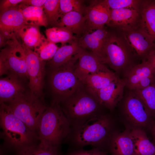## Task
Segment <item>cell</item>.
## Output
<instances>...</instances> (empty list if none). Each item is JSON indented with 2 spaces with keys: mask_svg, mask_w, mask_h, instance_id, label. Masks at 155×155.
<instances>
[{
  "mask_svg": "<svg viewBox=\"0 0 155 155\" xmlns=\"http://www.w3.org/2000/svg\"><path fill=\"white\" fill-rule=\"evenodd\" d=\"M45 33L47 39L55 43H61L64 45L78 40V38L71 32L63 28L53 27L46 29Z\"/></svg>",
  "mask_w": 155,
  "mask_h": 155,
  "instance_id": "cell-28",
  "label": "cell"
},
{
  "mask_svg": "<svg viewBox=\"0 0 155 155\" xmlns=\"http://www.w3.org/2000/svg\"><path fill=\"white\" fill-rule=\"evenodd\" d=\"M70 123L60 103L47 106L39 121L37 134L42 144L58 147L70 133Z\"/></svg>",
  "mask_w": 155,
  "mask_h": 155,
  "instance_id": "cell-3",
  "label": "cell"
},
{
  "mask_svg": "<svg viewBox=\"0 0 155 155\" xmlns=\"http://www.w3.org/2000/svg\"><path fill=\"white\" fill-rule=\"evenodd\" d=\"M125 87L124 80L119 77L107 86L94 91L101 104L112 111L123 99Z\"/></svg>",
  "mask_w": 155,
  "mask_h": 155,
  "instance_id": "cell-15",
  "label": "cell"
},
{
  "mask_svg": "<svg viewBox=\"0 0 155 155\" xmlns=\"http://www.w3.org/2000/svg\"><path fill=\"white\" fill-rule=\"evenodd\" d=\"M0 122L3 136L10 146L19 149L34 144L37 134L13 113L7 104H0Z\"/></svg>",
  "mask_w": 155,
  "mask_h": 155,
  "instance_id": "cell-5",
  "label": "cell"
},
{
  "mask_svg": "<svg viewBox=\"0 0 155 155\" xmlns=\"http://www.w3.org/2000/svg\"><path fill=\"white\" fill-rule=\"evenodd\" d=\"M57 148L33 144L18 149V155H59Z\"/></svg>",
  "mask_w": 155,
  "mask_h": 155,
  "instance_id": "cell-30",
  "label": "cell"
},
{
  "mask_svg": "<svg viewBox=\"0 0 155 155\" xmlns=\"http://www.w3.org/2000/svg\"><path fill=\"white\" fill-rule=\"evenodd\" d=\"M109 34L105 41L104 51L105 64L116 73L124 72V75L133 66L135 57L123 34Z\"/></svg>",
  "mask_w": 155,
  "mask_h": 155,
  "instance_id": "cell-7",
  "label": "cell"
},
{
  "mask_svg": "<svg viewBox=\"0 0 155 155\" xmlns=\"http://www.w3.org/2000/svg\"><path fill=\"white\" fill-rule=\"evenodd\" d=\"M129 131L136 155H155V145L149 140L146 131L141 129Z\"/></svg>",
  "mask_w": 155,
  "mask_h": 155,
  "instance_id": "cell-26",
  "label": "cell"
},
{
  "mask_svg": "<svg viewBox=\"0 0 155 155\" xmlns=\"http://www.w3.org/2000/svg\"><path fill=\"white\" fill-rule=\"evenodd\" d=\"M20 78L11 73L0 78V104L8 103L26 92Z\"/></svg>",
  "mask_w": 155,
  "mask_h": 155,
  "instance_id": "cell-17",
  "label": "cell"
},
{
  "mask_svg": "<svg viewBox=\"0 0 155 155\" xmlns=\"http://www.w3.org/2000/svg\"><path fill=\"white\" fill-rule=\"evenodd\" d=\"M146 60L150 64L155 71V49L150 52Z\"/></svg>",
  "mask_w": 155,
  "mask_h": 155,
  "instance_id": "cell-39",
  "label": "cell"
},
{
  "mask_svg": "<svg viewBox=\"0 0 155 155\" xmlns=\"http://www.w3.org/2000/svg\"><path fill=\"white\" fill-rule=\"evenodd\" d=\"M82 1L78 0H60V11L61 17L66 14L72 11L83 13Z\"/></svg>",
  "mask_w": 155,
  "mask_h": 155,
  "instance_id": "cell-34",
  "label": "cell"
},
{
  "mask_svg": "<svg viewBox=\"0 0 155 155\" xmlns=\"http://www.w3.org/2000/svg\"><path fill=\"white\" fill-rule=\"evenodd\" d=\"M7 40L1 34H0V47H2L5 46Z\"/></svg>",
  "mask_w": 155,
  "mask_h": 155,
  "instance_id": "cell-41",
  "label": "cell"
},
{
  "mask_svg": "<svg viewBox=\"0 0 155 155\" xmlns=\"http://www.w3.org/2000/svg\"><path fill=\"white\" fill-rule=\"evenodd\" d=\"M155 80V76L147 77L141 80L133 90L145 88L150 86Z\"/></svg>",
  "mask_w": 155,
  "mask_h": 155,
  "instance_id": "cell-37",
  "label": "cell"
},
{
  "mask_svg": "<svg viewBox=\"0 0 155 155\" xmlns=\"http://www.w3.org/2000/svg\"><path fill=\"white\" fill-rule=\"evenodd\" d=\"M109 32L104 27L90 32H85L78 39V45L84 49L90 50L105 64L104 46Z\"/></svg>",
  "mask_w": 155,
  "mask_h": 155,
  "instance_id": "cell-14",
  "label": "cell"
},
{
  "mask_svg": "<svg viewBox=\"0 0 155 155\" xmlns=\"http://www.w3.org/2000/svg\"><path fill=\"white\" fill-rule=\"evenodd\" d=\"M106 66L96 55L83 49L79 54L75 73L79 80L83 82L88 75L102 70Z\"/></svg>",
  "mask_w": 155,
  "mask_h": 155,
  "instance_id": "cell-16",
  "label": "cell"
},
{
  "mask_svg": "<svg viewBox=\"0 0 155 155\" xmlns=\"http://www.w3.org/2000/svg\"><path fill=\"white\" fill-rule=\"evenodd\" d=\"M55 27L67 29L76 34L78 38L85 31V18L82 13L70 12L63 16Z\"/></svg>",
  "mask_w": 155,
  "mask_h": 155,
  "instance_id": "cell-21",
  "label": "cell"
},
{
  "mask_svg": "<svg viewBox=\"0 0 155 155\" xmlns=\"http://www.w3.org/2000/svg\"><path fill=\"white\" fill-rule=\"evenodd\" d=\"M81 51L64 65L49 68V84L52 101L60 103L72 93L81 82L75 73V63Z\"/></svg>",
  "mask_w": 155,
  "mask_h": 155,
  "instance_id": "cell-6",
  "label": "cell"
},
{
  "mask_svg": "<svg viewBox=\"0 0 155 155\" xmlns=\"http://www.w3.org/2000/svg\"><path fill=\"white\" fill-rule=\"evenodd\" d=\"M22 45L26 56L30 92L38 97L43 98L45 61L40 59L37 52L33 51L23 43Z\"/></svg>",
  "mask_w": 155,
  "mask_h": 155,
  "instance_id": "cell-10",
  "label": "cell"
},
{
  "mask_svg": "<svg viewBox=\"0 0 155 155\" xmlns=\"http://www.w3.org/2000/svg\"><path fill=\"white\" fill-rule=\"evenodd\" d=\"M60 0H46L43 9L48 25L55 27L59 18H61L60 11Z\"/></svg>",
  "mask_w": 155,
  "mask_h": 155,
  "instance_id": "cell-31",
  "label": "cell"
},
{
  "mask_svg": "<svg viewBox=\"0 0 155 155\" xmlns=\"http://www.w3.org/2000/svg\"><path fill=\"white\" fill-rule=\"evenodd\" d=\"M131 90L140 98L155 119V80L145 88Z\"/></svg>",
  "mask_w": 155,
  "mask_h": 155,
  "instance_id": "cell-29",
  "label": "cell"
},
{
  "mask_svg": "<svg viewBox=\"0 0 155 155\" xmlns=\"http://www.w3.org/2000/svg\"><path fill=\"white\" fill-rule=\"evenodd\" d=\"M148 130L150 131L153 142L152 143L155 145V119H153Z\"/></svg>",
  "mask_w": 155,
  "mask_h": 155,
  "instance_id": "cell-40",
  "label": "cell"
},
{
  "mask_svg": "<svg viewBox=\"0 0 155 155\" xmlns=\"http://www.w3.org/2000/svg\"><path fill=\"white\" fill-rule=\"evenodd\" d=\"M107 25L124 33L134 30L141 26L139 11L131 8L111 9L109 21Z\"/></svg>",
  "mask_w": 155,
  "mask_h": 155,
  "instance_id": "cell-12",
  "label": "cell"
},
{
  "mask_svg": "<svg viewBox=\"0 0 155 155\" xmlns=\"http://www.w3.org/2000/svg\"><path fill=\"white\" fill-rule=\"evenodd\" d=\"M11 73L28 78L24 50L15 36L7 40L0 53V76Z\"/></svg>",
  "mask_w": 155,
  "mask_h": 155,
  "instance_id": "cell-9",
  "label": "cell"
},
{
  "mask_svg": "<svg viewBox=\"0 0 155 155\" xmlns=\"http://www.w3.org/2000/svg\"><path fill=\"white\" fill-rule=\"evenodd\" d=\"M18 5L0 14V31L8 32L17 38L21 30L26 25Z\"/></svg>",
  "mask_w": 155,
  "mask_h": 155,
  "instance_id": "cell-18",
  "label": "cell"
},
{
  "mask_svg": "<svg viewBox=\"0 0 155 155\" xmlns=\"http://www.w3.org/2000/svg\"><path fill=\"white\" fill-rule=\"evenodd\" d=\"M116 120L110 115L102 114L73 126L74 142L80 147L91 145L104 151L108 149L113 136L119 131Z\"/></svg>",
  "mask_w": 155,
  "mask_h": 155,
  "instance_id": "cell-1",
  "label": "cell"
},
{
  "mask_svg": "<svg viewBox=\"0 0 155 155\" xmlns=\"http://www.w3.org/2000/svg\"><path fill=\"white\" fill-rule=\"evenodd\" d=\"M155 76V71L146 60L136 64L125 75L124 80L129 90H133L137 84L143 78Z\"/></svg>",
  "mask_w": 155,
  "mask_h": 155,
  "instance_id": "cell-20",
  "label": "cell"
},
{
  "mask_svg": "<svg viewBox=\"0 0 155 155\" xmlns=\"http://www.w3.org/2000/svg\"><path fill=\"white\" fill-rule=\"evenodd\" d=\"M19 37L25 45L34 50L47 39L40 32L39 26L32 25L24 26L20 32Z\"/></svg>",
  "mask_w": 155,
  "mask_h": 155,
  "instance_id": "cell-27",
  "label": "cell"
},
{
  "mask_svg": "<svg viewBox=\"0 0 155 155\" xmlns=\"http://www.w3.org/2000/svg\"><path fill=\"white\" fill-rule=\"evenodd\" d=\"M110 12L111 9L104 0L91 1L89 5L83 8L86 20L85 32L104 27L109 21Z\"/></svg>",
  "mask_w": 155,
  "mask_h": 155,
  "instance_id": "cell-11",
  "label": "cell"
},
{
  "mask_svg": "<svg viewBox=\"0 0 155 155\" xmlns=\"http://www.w3.org/2000/svg\"><path fill=\"white\" fill-rule=\"evenodd\" d=\"M122 33L135 57L143 59V61H146L150 52L155 49L154 39L141 26L134 30Z\"/></svg>",
  "mask_w": 155,
  "mask_h": 155,
  "instance_id": "cell-13",
  "label": "cell"
},
{
  "mask_svg": "<svg viewBox=\"0 0 155 155\" xmlns=\"http://www.w3.org/2000/svg\"><path fill=\"white\" fill-rule=\"evenodd\" d=\"M104 1L111 9L131 8L136 9L139 11L142 0H104Z\"/></svg>",
  "mask_w": 155,
  "mask_h": 155,
  "instance_id": "cell-33",
  "label": "cell"
},
{
  "mask_svg": "<svg viewBox=\"0 0 155 155\" xmlns=\"http://www.w3.org/2000/svg\"><path fill=\"white\" fill-rule=\"evenodd\" d=\"M83 49L78 46V40L64 45L57 50L53 58L49 61L46 65L49 68L61 66L71 60Z\"/></svg>",
  "mask_w": 155,
  "mask_h": 155,
  "instance_id": "cell-22",
  "label": "cell"
},
{
  "mask_svg": "<svg viewBox=\"0 0 155 155\" xmlns=\"http://www.w3.org/2000/svg\"><path fill=\"white\" fill-rule=\"evenodd\" d=\"M111 155H136L130 131L125 129L113 136L108 148Z\"/></svg>",
  "mask_w": 155,
  "mask_h": 155,
  "instance_id": "cell-19",
  "label": "cell"
},
{
  "mask_svg": "<svg viewBox=\"0 0 155 155\" xmlns=\"http://www.w3.org/2000/svg\"><path fill=\"white\" fill-rule=\"evenodd\" d=\"M5 104L17 117L37 134L40 121L47 106L43 98L38 97L30 92H26Z\"/></svg>",
  "mask_w": 155,
  "mask_h": 155,
  "instance_id": "cell-8",
  "label": "cell"
},
{
  "mask_svg": "<svg viewBox=\"0 0 155 155\" xmlns=\"http://www.w3.org/2000/svg\"><path fill=\"white\" fill-rule=\"evenodd\" d=\"M139 11L141 26L153 38L155 42V0H142Z\"/></svg>",
  "mask_w": 155,
  "mask_h": 155,
  "instance_id": "cell-24",
  "label": "cell"
},
{
  "mask_svg": "<svg viewBox=\"0 0 155 155\" xmlns=\"http://www.w3.org/2000/svg\"><path fill=\"white\" fill-rule=\"evenodd\" d=\"M60 104L73 126L94 116L102 114L100 111L103 106L95 92L82 82L72 93Z\"/></svg>",
  "mask_w": 155,
  "mask_h": 155,
  "instance_id": "cell-2",
  "label": "cell"
},
{
  "mask_svg": "<svg viewBox=\"0 0 155 155\" xmlns=\"http://www.w3.org/2000/svg\"><path fill=\"white\" fill-rule=\"evenodd\" d=\"M68 155H108L105 151L94 148L90 150H78L72 152Z\"/></svg>",
  "mask_w": 155,
  "mask_h": 155,
  "instance_id": "cell-35",
  "label": "cell"
},
{
  "mask_svg": "<svg viewBox=\"0 0 155 155\" xmlns=\"http://www.w3.org/2000/svg\"><path fill=\"white\" fill-rule=\"evenodd\" d=\"M118 105H119V121L125 129L148 130L154 118L146 107L132 90H129Z\"/></svg>",
  "mask_w": 155,
  "mask_h": 155,
  "instance_id": "cell-4",
  "label": "cell"
},
{
  "mask_svg": "<svg viewBox=\"0 0 155 155\" xmlns=\"http://www.w3.org/2000/svg\"><path fill=\"white\" fill-rule=\"evenodd\" d=\"M59 48L56 44L47 39L34 51L38 53L42 60L49 61L53 58Z\"/></svg>",
  "mask_w": 155,
  "mask_h": 155,
  "instance_id": "cell-32",
  "label": "cell"
},
{
  "mask_svg": "<svg viewBox=\"0 0 155 155\" xmlns=\"http://www.w3.org/2000/svg\"><path fill=\"white\" fill-rule=\"evenodd\" d=\"M18 6L26 25L44 27L48 25L43 7L28 6L22 3Z\"/></svg>",
  "mask_w": 155,
  "mask_h": 155,
  "instance_id": "cell-25",
  "label": "cell"
},
{
  "mask_svg": "<svg viewBox=\"0 0 155 155\" xmlns=\"http://www.w3.org/2000/svg\"><path fill=\"white\" fill-rule=\"evenodd\" d=\"M119 77L106 66L102 70L88 75L82 83L95 91L107 86Z\"/></svg>",
  "mask_w": 155,
  "mask_h": 155,
  "instance_id": "cell-23",
  "label": "cell"
},
{
  "mask_svg": "<svg viewBox=\"0 0 155 155\" xmlns=\"http://www.w3.org/2000/svg\"><path fill=\"white\" fill-rule=\"evenodd\" d=\"M46 0H23L21 3L26 5L42 7L43 6Z\"/></svg>",
  "mask_w": 155,
  "mask_h": 155,
  "instance_id": "cell-38",
  "label": "cell"
},
{
  "mask_svg": "<svg viewBox=\"0 0 155 155\" xmlns=\"http://www.w3.org/2000/svg\"><path fill=\"white\" fill-rule=\"evenodd\" d=\"M23 1V0H0V13L16 7Z\"/></svg>",
  "mask_w": 155,
  "mask_h": 155,
  "instance_id": "cell-36",
  "label": "cell"
}]
</instances>
